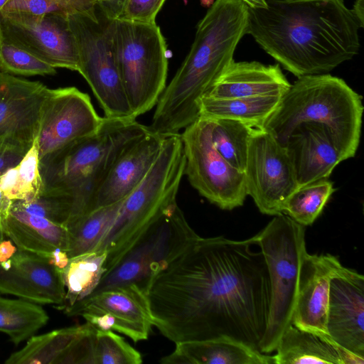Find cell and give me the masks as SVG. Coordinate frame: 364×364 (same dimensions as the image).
Here are the masks:
<instances>
[{"label":"cell","instance_id":"cell-1","mask_svg":"<svg viewBox=\"0 0 364 364\" xmlns=\"http://www.w3.org/2000/svg\"><path fill=\"white\" fill-rule=\"evenodd\" d=\"M255 246V236L198 235L151 279L146 297L153 326L174 343L229 337L259 350L271 286Z\"/></svg>","mask_w":364,"mask_h":364},{"label":"cell","instance_id":"cell-2","mask_svg":"<svg viewBox=\"0 0 364 364\" xmlns=\"http://www.w3.org/2000/svg\"><path fill=\"white\" fill-rule=\"evenodd\" d=\"M360 24L343 0H266L248 6L245 34L297 77L326 74L360 48Z\"/></svg>","mask_w":364,"mask_h":364},{"label":"cell","instance_id":"cell-3","mask_svg":"<svg viewBox=\"0 0 364 364\" xmlns=\"http://www.w3.org/2000/svg\"><path fill=\"white\" fill-rule=\"evenodd\" d=\"M248 6L242 0H215L197 26L191 50L161 95L150 129L179 134L200 117L199 101L234 60L245 34Z\"/></svg>","mask_w":364,"mask_h":364},{"label":"cell","instance_id":"cell-4","mask_svg":"<svg viewBox=\"0 0 364 364\" xmlns=\"http://www.w3.org/2000/svg\"><path fill=\"white\" fill-rule=\"evenodd\" d=\"M149 130L136 119L104 117L95 133L40 159L41 193L63 196L70 202L67 229L93 210L96 193L119 154Z\"/></svg>","mask_w":364,"mask_h":364},{"label":"cell","instance_id":"cell-5","mask_svg":"<svg viewBox=\"0 0 364 364\" xmlns=\"http://www.w3.org/2000/svg\"><path fill=\"white\" fill-rule=\"evenodd\" d=\"M364 107L362 97L330 74L297 77L281 96L262 129L282 146L298 126L318 124L332 134L345 160L358 148Z\"/></svg>","mask_w":364,"mask_h":364},{"label":"cell","instance_id":"cell-6","mask_svg":"<svg viewBox=\"0 0 364 364\" xmlns=\"http://www.w3.org/2000/svg\"><path fill=\"white\" fill-rule=\"evenodd\" d=\"M185 165L180 134L164 136L155 162L124 200L112 225L95 250L107 253L105 272L114 267L167 207L176 200L185 175Z\"/></svg>","mask_w":364,"mask_h":364},{"label":"cell","instance_id":"cell-7","mask_svg":"<svg viewBox=\"0 0 364 364\" xmlns=\"http://www.w3.org/2000/svg\"><path fill=\"white\" fill-rule=\"evenodd\" d=\"M255 237L264 255L271 286L268 323L259 349L270 354L292 325L301 264L307 253L305 226L281 213Z\"/></svg>","mask_w":364,"mask_h":364},{"label":"cell","instance_id":"cell-8","mask_svg":"<svg viewBox=\"0 0 364 364\" xmlns=\"http://www.w3.org/2000/svg\"><path fill=\"white\" fill-rule=\"evenodd\" d=\"M110 26L117 68L136 119L156 106L166 86V41L156 23L117 18Z\"/></svg>","mask_w":364,"mask_h":364},{"label":"cell","instance_id":"cell-9","mask_svg":"<svg viewBox=\"0 0 364 364\" xmlns=\"http://www.w3.org/2000/svg\"><path fill=\"white\" fill-rule=\"evenodd\" d=\"M198 236L176 200L174 201L114 267L104 274L90 296L108 289L131 284L136 285L146 294L151 279Z\"/></svg>","mask_w":364,"mask_h":364},{"label":"cell","instance_id":"cell-10","mask_svg":"<svg viewBox=\"0 0 364 364\" xmlns=\"http://www.w3.org/2000/svg\"><path fill=\"white\" fill-rule=\"evenodd\" d=\"M79 58L78 73L85 79L105 117L136 119L129 104L112 47L110 21L95 10L68 15Z\"/></svg>","mask_w":364,"mask_h":364},{"label":"cell","instance_id":"cell-11","mask_svg":"<svg viewBox=\"0 0 364 364\" xmlns=\"http://www.w3.org/2000/svg\"><path fill=\"white\" fill-rule=\"evenodd\" d=\"M211 122L200 117L180 134L186 160L185 175L191 185L223 210L242 206L247 193L244 173L232 166L214 148Z\"/></svg>","mask_w":364,"mask_h":364},{"label":"cell","instance_id":"cell-12","mask_svg":"<svg viewBox=\"0 0 364 364\" xmlns=\"http://www.w3.org/2000/svg\"><path fill=\"white\" fill-rule=\"evenodd\" d=\"M244 176L247 196L269 215L283 213L285 201L299 186L286 148L263 129L252 131Z\"/></svg>","mask_w":364,"mask_h":364},{"label":"cell","instance_id":"cell-13","mask_svg":"<svg viewBox=\"0 0 364 364\" xmlns=\"http://www.w3.org/2000/svg\"><path fill=\"white\" fill-rule=\"evenodd\" d=\"M0 33L55 68L78 71L77 45L65 15L0 12Z\"/></svg>","mask_w":364,"mask_h":364},{"label":"cell","instance_id":"cell-14","mask_svg":"<svg viewBox=\"0 0 364 364\" xmlns=\"http://www.w3.org/2000/svg\"><path fill=\"white\" fill-rule=\"evenodd\" d=\"M103 120L87 93L75 87L48 88L36 137L40 159L95 133Z\"/></svg>","mask_w":364,"mask_h":364},{"label":"cell","instance_id":"cell-15","mask_svg":"<svg viewBox=\"0 0 364 364\" xmlns=\"http://www.w3.org/2000/svg\"><path fill=\"white\" fill-rule=\"evenodd\" d=\"M326 330L335 343L364 358V276L343 265L331 281Z\"/></svg>","mask_w":364,"mask_h":364},{"label":"cell","instance_id":"cell-16","mask_svg":"<svg viewBox=\"0 0 364 364\" xmlns=\"http://www.w3.org/2000/svg\"><path fill=\"white\" fill-rule=\"evenodd\" d=\"M0 294L56 306L63 303L65 288L61 271L47 257L18 247L0 262Z\"/></svg>","mask_w":364,"mask_h":364},{"label":"cell","instance_id":"cell-17","mask_svg":"<svg viewBox=\"0 0 364 364\" xmlns=\"http://www.w3.org/2000/svg\"><path fill=\"white\" fill-rule=\"evenodd\" d=\"M341 267L338 258L331 254L305 255L299 274L294 326L330 338L326 330L329 288Z\"/></svg>","mask_w":364,"mask_h":364},{"label":"cell","instance_id":"cell-18","mask_svg":"<svg viewBox=\"0 0 364 364\" xmlns=\"http://www.w3.org/2000/svg\"><path fill=\"white\" fill-rule=\"evenodd\" d=\"M97 329L85 324L33 335L6 364H95Z\"/></svg>","mask_w":364,"mask_h":364},{"label":"cell","instance_id":"cell-19","mask_svg":"<svg viewBox=\"0 0 364 364\" xmlns=\"http://www.w3.org/2000/svg\"><path fill=\"white\" fill-rule=\"evenodd\" d=\"M109 314L117 325V331L134 342L147 339L153 326L146 294L136 285L116 287L87 296L65 314Z\"/></svg>","mask_w":364,"mask_h":364},{"label":"cell","instance_id":"cell-20","mask_svg":"<svg viewBox=\"0 0 364 364\" xmlns=\"http://www.w3.org/2000/svg\"><path fill=\"white\" fill-rule=\"evenodd\" d=\"M163 140L150 129L122 151L96 193L93 210L125 199L136 188L155 162Z\"/></svg>","mask_w":364,"mask_h":364},{"label":"cell","instance_id":"cell-21","mask_svg":"<svg viewBox=\"0 0 364 364\" xmlns=\"http://www.w3.org/2000/svg\"><path fill=\"white\" fill-rule=\"evenodd\" d=\"M48 87L0 71V134L31 146Z\"/></svg>","mask_w":364,"mask_h":364},{"label":"cell","instance_id":"cell-22","mask_svg":"<svg viewBox=\"0 0 364 364\" xmlns=\"http://www.w3.org/2000/svg\"><path fill=\"white\" fill-rule=\"evenodd\" d=\"M286 148L299 186L328 178L345 159L331 132L318 124H302L286 140Z\"/></svg>","mask_w":364,"mask_h":364},{"label":"cell","instance_id":"cell-23","mask_svg":"<svg viewBox=\"0 0 364 364\" xmlns=\"http://www.w3.org/2000/svg\"><path fill=\"white\" fill-rule=\"evenodd\" d=\"M290 85L279 64L233 60L204 96L218 99L282 96Z\"/></svg>","mask_w":364,"mask_h":364},{"label":"cell","instance_id":"cell-24","mask_svg":"<svg viewBox=\"0 0 364 364\" xmlns=\"http://www.w3.org/2000/svg\"><path fill=\"white\" fill-rule=\"evenodd\" d=\"M174 350L163 357V364H275L273 355L229 337L175 343Z\"/></svg>","mask_w":364,"mask_h":364},{"label":"cell","instance_id":"cell-25","mask_svg":"<svg viewBox=\"0 0 364 364\" xmlns=\"http://www.w3.org/2000/svg\"><path fill=\"white\" fill-rule=\"evenodd\" d=\"M273 355L275 364H363L360 357L330 338L293 325L282 335Z\"/></svg>","mask_w":364,"mask_h":364},{"label":"cell","instance_id":"cell-26","mask_svg":"<svg viewBox=\"0 0 364 364\" xmlns=\"http://www.w3.org/2000/svg\"><path fill=\"white\" fill-rule=\"evenodd\" d=\"M1 225L5 236L21 250L47 258L56 249L68 250L69 234L65 226L29 213L13 203Z\"/></svg>","mask_w":364,"mask_h":364},{"label":"cell","instance_id":"cell-27","mask_svg":"<svg viewBox=\"0 0 364 364\" xmlns=\"http://www.w3.org/2000/svg\"><path fill=\"white\" fill-rule=\"evenodd\" d=\"M281 96L262 95L218 99L203 96L199 101L200 117L208 119H230L262 129L277 107Z\"/></svg>","mask_w":364,"mask_h":364},{"label":"cell","instance_id":"cell-28","mask_svg":"<svg viewBox=\"0 0 364 364\" xmlns=\"http://www.w3.org/2000/svg\"><path fill=\"white\" fill-rule=\"evenodd\" d=\"M106 251H93L69 259L61 272L65 288L62 304L55 307L65 314L77 302L90 296L106 272Z\"/></svg>","mask_w":364,"mask_h":364},{"label":"cell","instance_id":"cell-29","mask_svg":"<svg viewBox=\"0 0 364 364\" xmlns=\"http://www.w3.org/2000/svg\"><path fill=\"white\" fill-rule=\"evenodd\" d=\"M49 316L41 304L0 296V332L18 346L45 326Z\"/></svg>","mask_w":364,"mask_h":364},{"label":"cell","instance_id":"cell-30","mask_svg":"<svg viewBox=\"0 0 364 364\" xmlns=\"http://www.w3.org/2000/svg\"><path fill=\"white\" fill-rule=\"evenodd\" d=\"M124 200L92 210L68 229L69 258L95 250L112 225Z\"/></svg>","mask_w":364,"mask_h":364},{"label":"cell","instance_id":"cell-31","mask_svg":"<svg viewBox=\"0 0 364 364\" xmlns=\"http://www.w3.org/2000/svg\"><path fill=\"white\" fill-rule=\"evenodd\" d=\"M40 157L37 141L16 166L0 176V188L4 194L14 200H29L42 193L43 183L39 168Z\"/></svg>","mask_w":364,"mask_h":364},{"label":"cell","instance_id":"cell-32","mask_svg":"<svg viewBox=\"0 0 364 364\" xmlns=\"http://www.w3.org/2000/svg\"><path fill=\"white\" fill-rule=\"evenodd\" d=\"M209 119L214 148L232 166L244 173L249 142L254 128L235 119Z\"/></svg>","mask_w":364,"mask_h":364},{"label":"cell","instance_id":"cell-33","mask_svg":"<svg viewBox=\"0 0 364 364\" xmlns=\"http://www.w3.org/2000/svg\"><path fill=\"white\" fill-rule=\"evenodd\" d=\"M335 191L333 183L324 178L298 186L285 201L282 213L297 223L313 224Z\"/></svg>","mask_w":364,"mask_h":364},{"label":"cell","instance_id":"cell-34","mask_svg":"<svg viewBox=\"0 0 364 364\" xmlns=\"http://www.w3.org/2000/svg\"><path fill=\"white\" fill-rule=\"evenodd\" d=\"M0 71L23 76L55 75V68L0 36Z\"/></svg>","mask_w":364,"mask_h":364},{"label":"cell","instance_id":"cell-35","mask_svg":"<svg viewBox=\"0 0 364 364\" xmlns=\"http://www.w3.org/2000/svg\"><path fill=\"white\" fill-rule=\"evenodd\" d=\"M141 353L112 331L97 330L95 364H140Z\"/></svg>","mask_w":364,"mask_h":364},{"label":"cell","instance_id":"cell-36","mask_svg":"<svg viewBox=\"0 0 364 364\" xmlns=\"http://www.w3.org/2000/svg\"><path fill=\"white\" fill-rule=\"evenodd\" d=\"M97 0H10L0 12L70 15L95 10Z\"/></svg>","mask_w":364,"mask_h":364},{"label":"cell","instance_id":"cell-37","mask_svg":"<svg viewBox=\"0 0 364 364\" xmlns=\"http://www.w3.org/2000/svg\"><path fill=\"white\" fill-rule=\"evenodd\" d=\"M166 0H127L119 18L146 23H156V17Z\"/></svg>","mask_w":364,"mask_h":364},{"label":"cell","instance_id":"cell-38","mask_svg":"<svg viewBox=\"0 0 364 364\" xmlns=\"http://www.w3.org/2000/svg\"><path fill=\"white\" fill-rule=\"evenodd\" d=\"M31 146L13 136L0 134V176L18 164Z\"/></svg>","mask_w":364,"mask_h":364},{"label":"cell","instance_id":"cell-39","mask_svg":"<svg viewBox=\"0 0 364 364\" xmlns=\"http://www.w3.org/2000/svg\"><path fill=\"white\" fill-rule=\"evenodd\" d=\"M127 1V0H97L96 6L105 18L113 21L120 17Z\"/></svg>","mask_w":364,"mask_h":364},{"label":"cell","instance_id":"cell-40","mask_svg":"<svg viewBox=\"0 0 364 364\" xmlns=\"http://www.w3.org/2000/svg\"><path fill=\"white\" fill-rule=\"evenodd\" d=\"M50 262L61 272L66 267L69 262V257L66 251L56 249L48 257Z\"/></svg>","mask_w":364,"mask_h":364},{"label":"cell","instance_id":"cell-41","mask_svg":"<svg viewBox=\"0 0 364 364\" xmlns=\"http://www.w3.org/2000/svg\"><path fill=\"white\" fill-rule=\"evenodd\" d=\"M17 247L9 238L0 241V262L9 259L16 251Z\"/></svg>","mask_w":364,"mask_h":364},{"label":"cell","instance_id":"cell-42","mask_svg":"<svg viewBox=\"0 0 364 364\" xmlns=\"http://www.w3.org/2000/svg\"><path fill=\"white\" fill-rule=\"evenodd\" d=\"M12 202L0 188V223L9 215Z\"/></svg>","mask_w":364,"mask_h":364},{"label":"cell","instance_id":"cell-43","mask_svg":"<svg viewBox=\"0 0 364 364\" xmlns=\"http://www.w3.org/2000/svg\"><path fill=\"white\" fill-rule=\"evenodd\" d=\"M355 16L360 28L364 26V0H355L351 9Z\"/></svg>","mask_w":364,"mask_h":364},{"label":"cell","instance_id":"cell-44","mask_svg":"<svg viewBox=\"0 0 364 364\" xmlns=\"http://www.w3.org/2000/svg\"><path fill=\"white\" fill-rule=\"evenodd\" d=\"M249 7L251 8H264L266 6V0H242Z\"/></svg>","mask_w":364,"mask_h":364},{"label":"cell","instance_id":"cell-45","mask_svg":"<svg viewBox=\"0 0 364 364\" xmlns=\"http://www.w3.org/2000/svg\"><path fill=\"white\" fill-rule=\"evenodd\" d=\"M10 0H0V11H1L4 6L7 4V3Z\"/></svg>","mask_w":364,"mask_h":364},{"label":"cell","instance_id":"cell-46","mask_svg":"<svg viewBox=\"0 0 364 364\" xmlns=\"http://www.w3.org/2000/svg\"><path fill=\"white\" fill-rule=\"evenodd\" d=\"M4 238H5V235L3 232L1 223H0V241H1Z\"/></svg>","mask_w":364,"mask_h":364},{"label":"cell","instance_id":"cell-47","mask_svg":"<svg viewBox=\"0 0 364 364\" xmlns=\"http://www.w3.org/2000/svg\"><path fill=\"white\" fill-rule=\"evenodd\" d=\"M0 36H1V33H0Z\"/></svg>","mask_w":364,"mask_h":364}]
</instances>
